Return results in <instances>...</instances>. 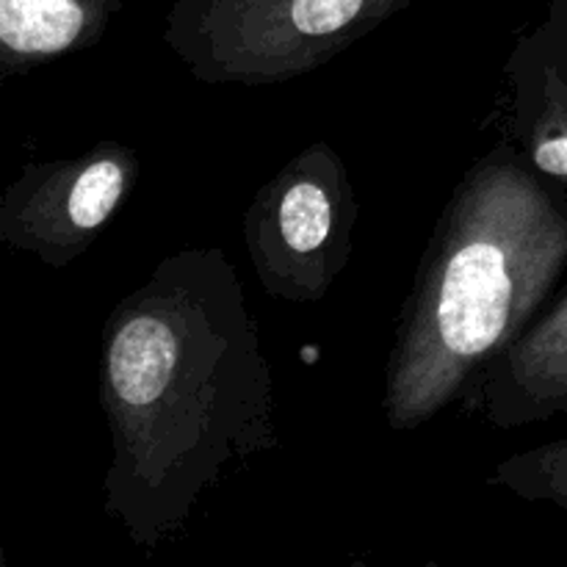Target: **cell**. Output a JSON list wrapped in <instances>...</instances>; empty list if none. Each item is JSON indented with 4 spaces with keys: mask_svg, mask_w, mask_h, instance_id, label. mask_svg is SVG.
<instances>
[{
    "mask_svg": "<svg viewBox=\"0 0 567 567\" xmlns=\"http://www.w3.org/2000/svg\"><path fill=\"white\" fill-rule=\"evenodd\" d=\"M103 507L142 551L181 535L233 465L277 449L275 380L225 249L172 252L100 332Z\"/></svg>",
    "mask_w": 567,
    "mask_h": 567,
    "instance_id": "cell-1",
    "label": "cell"
},
{
    "mask_svg": "<svg viewBox=\"0 0 567 567\" xmlns=\"http://www.w3.org/2000/svg\"><path fill=\"white\" fill-rule=\"evenodd\" d=\"M567 266V199L524 153L496 147L454 186L435 221L385 369L393 432L468 396L537 319Z\"/></svg>",
    "mask_w": 567,
    "mask_h": 567,
    "instance_id": "cell-2",
    "label": "cell"
},
{
    "mask_svg": "<svg viewBox=\"0 0 567 567\" xmlns=\"http://www.w3.org/2000/svg\"><path fill=\"white\" fill-rule=\"evenodd\" d=\"M415 0H175L164 44L208 86H271L319 70Z\"/></svg>",
    "mask_w": 567,
    "mask_h": 567,
    "instance_id": "cell-3",
    "label": "cell"
},
{
    "mask_svg": "<svg viewBox=\"0 0 567 567\" xmlns=\"http://www.w3.org/2000/svg\"><path fill=\"white\" fill-rule=\"evenodd\" d=\"M358 219V192L338 150L327 142L299 150L244 214L260 288L277 302H321L352 260Z\"/></svg>",
    "mask_w": 567,
    "mask_h": 567,
    "instance_id": "cell-4",
    "label": "cell"
},
{
    "mask_svg": "<svg viewBox=\"0 0 567 567\" xmlns=\"http://www.w3.org/2000/svg\"><path fill=\"white\" fill-rule=\"evenodd\" d=\"M138 172L136 150L111 138L70 158L28 164L0 197V244L66 269L103 236Z\"/></svg>",
    "mask_w": 567,
    "mask_h": 567,
    "instance_id": "cell-5",
    "label": "cell"
},
{
    "mask_svg": "<svg viewBox=\"0 0 567 567\" xmlns=\"http://www.w3.org/2000/svg\"><path fill=\"white\" fill-rule=\"evenodd\" d=\"M468 396L471 408L498 430L567 413V291L487 365Z\"/></svg>",
    "mask_w": 567,
    "mask_h": 567,
    "instance_id": "cell-6",
    "label": "cell"
},
{
    "mask_svg": "<svg viewBox=\"0 0 567 567\" xmlns=\"http://www.w3.org/2000/svg\"><path fill=\"white\" fill-rule=\"evenodd\" d=\"M122 0H0V72L22 75L94 48Z\"/></svg>",
    "mask_w": 567,
    "mask_h": 567,
    "instance_id": "cell-7",
    "label": "cell"
},
{
    "mask_svg": "<svg viewBox=\"0 0 567 567\" xmlns=\"http://www.w3.org/2000/svg\"><path fill=\"white\" fill-rule=\"evenodd\" d=\"M518 78V136L543 177L567 186V72L526 37L513 55Z\"/></svg>",
    "mask_w": 567,
    "mask_h": 567,
    "instance_id": "cell-8",
    "label": "cell"
},
{
    "mask_svg": "<svg viewBox=\"0 0 567 567\" xmlns=\"http://www.w3.org/2000/svg\"><path fill=\"white\" fill-rule=\"evenodd\" d=\"M487 485L515 493L524 502L567 509V435L509 454L493 468Z\"/></svg>",
    "mask_w": 567,
    "mask_h": 567,
    "instance_id": "cell-9",
    "label": "cell"
},
{
    "mask_svg": "<svg viewBox=\"0 0 567 567\" xmlns=\"http://www.w3.org/2000/svg\"><path fill=\"white\" fill-rule=\"evenodd\" d=\"M532 39L559 70L567 72V0H554L551 17L532 33Z\"/></svg>",
    "mask_w": 567,
    "mask_h": 567,
    "instance_id": "cell-10",
    "label": "cell"
}]
</instances>
